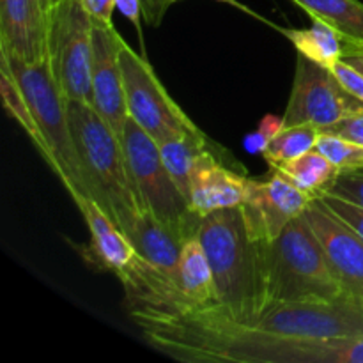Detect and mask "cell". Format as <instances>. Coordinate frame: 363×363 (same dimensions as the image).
<instances>
[{"mask_svg": "<svg viewBox=\"0 0 363 363\" xmlns=\"http://www.w3.org/2000/svg\"><path fill=\"white\" fill-rule=\"evenodd\" d=\"M247 177L223 167L208 147L191 169V211L202 218L220 209L240 208L247 191Z\"/></svg>", "mask_w": 363, "mask_h": 363, "instance_id": "obj_16", "label": "cell"}, {"mask_svg": "<svg viewBox=\"0 0 363 363\" xmlns=\"http://www.w3.org/2000/svg\"><path fill=\"white\" fill-rule=\"evenodd\" d=\"M0 48L27 64L48 59V11L43 0H0Z\"/></svg>", "mask_w": 363, "mask_h": 363, "instance_id": "obj_14", "label": "cell"}, {"mask_svg": "<svg viewBox=\"0 0 363 363\" xmlns=\"http://www.w3.org/2000/svg\"><path fill=\"white\" fill-rule=\"evenodd\" d=\"M311 18L335 28L344 43L363 45V4L358 0H293Z\"/></svg>", "mask_w": 363, "mask_h": 363, "instance_id": "obj_21", "label": "cell"}, {"mask_svg": "<svg viewBox=\"0 0 363 363\" xmlns=\"http://www.w3.org/2000/svg\"><path fill=\"white\" fill-rule=\"evenodd\" d=\"M0 94H2L6 112L9 113V116L20 124L21 130L28 135V138H30L32 144L35 145V149L41 152L43 160L48 162V147H46V142L45 138H43L41 130H39L38 123H35V117L27 101V96L21 91L20 84H18L16 78L11 73L9 66H7L2 59H0Z\"/></svg>", "mask_w": 363, "mask_h": 363, "instance_id": "obj_23", "label": "cell"}, {"mask_svg": "<svg viewBox=\"0 0 363 363\" xmlns=\"http://www.w3.org/2000/svg\"><path fill=\"white\" fill-rule=\"evenodd\" d=\"M216 291V308L240 325L255 318V243L245 227L240 208L220 209L202 216L197 230Z\"/></svg>", "mask_w": 363, "mask_h": 363, "instance_id": "obj_4", "label": "cell"}, {"mask_svg": "<svg viewBox=\"0 0 363 363\" xmlns=\"http://www.w3.org/2000/svg\"><path fill=\"white\" fill-rule=\"evenodd\" d=\"M247 326L273 335L303 339L363 337V300L344 294L333 301L279 305Z\"/></svg>", "mask_w": 363, "mask_h": 363, "instance_id": "obj_9", "label": "cell"}, {"mask_svg": "<svg viewBox=\"0 0 363 363\" xmlns=\"http://www.w3.org/2000/svg\"><path fill=\"white\" fill-rule=\"evenodd\" d=\"M131 318L155 350L181 362L363 363V337L273 335L233 321L216 305L179 314Z\"/></svg>", "mask_w": 363, "mask_h": 363, "instance_id": "obj_1", "label": "cell"}, {"mask_svg": "<svg viewBox=\"0 0 363 363\" xmlns=\"http://www.w3.org/2000/svg\"><path fill=\"white\" fill-rule=\"evenodd\" d=\"M332 71L347 92H351L354 98L363 101V73L360 69H357L347 60L342 59L332 67Z\"/></svg>", "mask_w": 363, "mask_h": 363, "instance_id": "obj_29", "label": "cell"}, {"mask_svg": "<svg viewBox=\"0 0 363 363\" xmlns=\"http://www.w3.org/2000/svg\"><path fill=\"white\" fill-rule=\"evenodd\" d=\"M312 199L273 170L269 179L247 181V191L240 209L245 227L254 243L273 241L291 220L305 213Z\"/></svg>", "mask_w": 363, "mask_h": 363, "instance_id": "obj_11", "label": "cell"}, {"mask_svg": "<svg viewBox=\"0 0 363 363\" xmlns=\"http://www.w3.org/2000/svg\"><path fill=\"white\" fill-rule=\"evenodd\" d=\"M319 201H321L330 211L335 213L339 218H342L344 222L350 223V225L363 238V209L362 208H358V206L351 204V202L330 194L325 195V197H321Z\"/></svg>", "mask_w": 363, "mask_h": 363, "instance_id": "obj_27", "label": "cell"}, {"mask_svg": "<svg viewBox=\"0 0 363 363\" xmlns=\"http://www.w3.org/2000/svg\"><path fill=\"white\" fill-rule=\"evenodd\" d=\"M315 149L323 152L340 172L363 169V145L360 144L335 137V135L321 133Z\"/></svg>", "mask_w": 363, "mask_h": 363, "instance_id": "obj_25", "label": "cell"}, {"mask_svg": "<svg viewBox=\"0 0 363 363\" xmlns=\"http://www.w3.org/2000/svg\"><path fill=\"white\" fill-rule=\"evenodd\" d=\"M165 13L167 11L163 9L162 0H142V16H144L145 23H149L151 27H158Z\"/></svg>", "mask_w": 363, "mask_h": 363, "instance_id": "obj_32", "label": "cell"}, {"mask_svg": "<svg viewBox=\"0 0 363 363\" xmlns=\"http://www.w3.org/2000/svg\"><path fill=\"white\" fill-rule=\"evenodd\" d=\"M128 238L144 261L174 279H176L181 250H183L184 243L191 240L176 227L162 222L149 209H145L138 216L137 223Z\"/></svg>", "mask_w": 363, "mask_h": 363, "instance_id": "obj_17", "label": "cell"}, {"mask_svg": "<svg viewBox=\"0 0 363 363\" xmlns=\"http://www.w3.org/2000/svg\"><path fill=\"white\" fill-rule=\"evenodd\" d=\"M273 170L279 172L298 190L308 195L312 201L328 195L337 177L340 176V170L318 149H312L291 162L280 163V165L273 167Z\"/></svg>", "mask_w": 363, "mask_h": 363, "instance_id": "obj_19", "label": "cell"}, {"mask_svg": "<svg viewBox=\"0 0 363 363\" xmlns=\"http://www.w3.org/2000/svg\"><path fill=\"white\" fill-rule=\"evenodd\" d=\"M67 113L89 199L130 236L147 208L130 170L123 140L91 103L67 99Z\"/></svg>", "mask_w": 363, "mask_h": 363, "instance_id": "obj_3", "label": "cell"}, {"mask_svg": "<svg viewBox=\"0 0 363 363\" xmlns=\"http://www.w3.org/2000/svg\"><path fill=\"white\" fill-rule=\"evenodd\" d=\"M321 130L314 124H296V126L280 128L277 135L269 138L266 144L262 156L266 162L273 167L280 163L291 162L294 158H300L305 152L315 149L319 140Z\"/></svg>", "mask_w": 363, "mask_h": 363, "instance_id": "obj_24", "label": "cell"}, {"mask_svg": "<svg viewBox=\"0 0 363 363\" xmlns=\"http://www.w3.org/2000/svg\"><path fill=\"white\" fill-rule=\"evenodd\" d=\"M123 38L116 27L94 25L92 30V103L116 135H123L130 113L124 96L119 50Z\"/></svg>", "mask_w": 363, "mask_h": 363, "instance_id": "obj_13", "label": "cell"}, {"mask_svg": "<svg viewBox=\"0 0 363 363\" xmlns=\"http://www.w3.org/2000/svg\"><path fill=\"white\" fill-rule=\"evenodd\" d=\"M119 60L128 113L156 144L184 131L199 130L197 124L170 98L144 53L135 52L124 39L121 41Z\"/></svg>", "mask_w": 363, "mask_h": 363, "instance_id": "obj_8", "label": "cell"}, {"mask_svg": "<svg viewBox=\"0 0 363 363\" xmlns=\"http://www.w3.org/2000/svg\"><path fill=\"white\" fill-rule=\"evenodd\" d=\"M321 133L335 135V137L346 138V140L363 145V110L323 128Z\"/></svg>", "mask_w": 363, "mask_h": 363, "instance_id": "obj_28", "label": "cell"}, {"mask_svg": "<svg viewBox=\"0 0 363 363\" xmlns=\"http://www.w3.org/2000/svg\"><path fill=\"white\" fill-rule=\"evenodd\" d=\"M92 30L82 0H60L48 13V62L69 101L92 103Z\"/></svg>", "mask_w": 363, "mask_h": 363, "instance_id": "obj_6", "label": "cell"}, {"mask_svg": "<svg viewBox=\"0 0 363 363\" xmlns=\"http://www.w3.org/2000/svg\"><path fill=\"white\" fill-rule=\"evenodd\" d=\"M0 59L9 66L11 73L27 96L43 138L48 147V165L66 186L73 201L89 197L82 174L80 158L71 133L67 99L57 85L48 59L27 64L0 48Z\"/></svg>", "mask_w": 363, "mask_h": 363, "instance_id": "obj_5", "label": "cell"}, {"mask_svg": "<svg viewBox=\"0 0 363 363\" xmlns=\"http://www.w3.org/2000/svg\"><path fill=\"white\" fill-rule=\"evenodd\" d=\"M91 14L94 25H103V27H113L112 16L116 11V0H82Z\"/></svg>", "mask_w": 363, "mask_h": 363, "instance_id": "obj_30", "label": "cell"}, {"mask_svg": "<svg viewBox=\"0 0 363 363\" xmlns=\"http://www.w3.org/2000/svg\"><path fill=\"white\" fill-rule=\"evenodd\" d=\"M303 215L344 293L363 300V238L319 199L308 204Z\"/></svg>", "mask_w": 363, "mask_h": 363, "instance_id": "obj_12", "label": "cell"}, {"mask_svg": "<svg viewBox=\"0 0 363 363\" xmlns=\"http://www.w3.org/2000/svg\"><path fill=\"white\" fill-rule=\"evenodd\" d=\"M74 204L80 209L91 234L89 243L80 250L84 261L94 272H110L121 277L138 257L130 238L92 199L80 197Z\"/></svg>", "mask_w": 363, "mask_h": 363, "instance_id": "obj_15", "label": "cell"}, {"mask_svg": "<svg viewBox=\"0 0 363 363\" xmlns=\"http://www.w3.org/2000/svg\"><path fill=\"white\" fill-rule=\"evenodd\" d=\"M280 32L293 43L300 55L328 69L344 59V39L335 28L319 18H312L308 28H282Z\"/></svg>", "mask_w": 363, "mask_h": 363, "instance_id": "obj_20", "label": "cell"}, {"mask_svg": "<svg viewBox=\"0 0 363 363\" xmlns=\"http://www.w3.org/2000/svg\"><path fill=\"white\" fill-rule=\"evenodd\" d=\"M344 60L360 69L363 73V45L354 43H344Z\"/></svg>", "mask_w": 363, "mask_h": 363, "instance_id": "obj_33", "label": "cell"}, {"mask_svg": "<svg viewBox=\"0 0 363 363\" xmlns=\"http://www.w3.org/2000/svg\"><path fill=\"white\" fill-rule=\"evenodd\" d=\"M116 9L133 23L142 41V0H116Z\"/></svg>", "mask_w": 363, "mask_h": 363, "instance_id": "obj_31", "label": "cell"}, {"mask_svg": "<svg viewBox=\"0 0 363 363\" xmlns=\"http://www.w3.org/2000/svg\"><path fill=\"white\" fill-rule=\"evenodd\" d=\"M43 2H45V7H46V11H48V13H50V11H52L53 7H55L57 4L60 2V0H43Z\"/></svg>", "mask_w": 363, "mask_h": 363, "instance_id": "obj_34", "label": "cell"}, {"mask_svg": "<svg viewBox=\"0 0 363 363\" xmlns=\"http://www.w3.org/2000/svg\"><path fill=\"white\" fill-rule=\"evenodd\" d=\"M330 195L344 199V201L363 209V169L340 172Z\"/></svg>", "mask_w": 363, "mask_h": 363, "instance_id": "obj_26", "label": "cell"}, {"mask_svg": "<svg viewBox=\"0 0 363 363\" xmlns=\"http://www.w3.org/2000/svg\"><path fill=\"white\" fill-rule=\"evenodd\" d=\"M160 152H162L163 163L169 169L174 183L181 190V194L190 202V179L191 169L195 162L201 156L202 151L209 147L208 138L201 130L197 131H184L177 137L169 138V140L158 144Z\"/></svg>", "mask_w": 363, "mask_h": 363, "instance_id": "obj_22", "label": "cell"}, {"mask_svg": "<svg viewBox=\"0 0 363 363\" xmlns=\"http://www.w3.org/2000/svg\"><path fill=\"white\" fill-rule=\"evenodd\" d=\"M121 140L145 208L188 238L197 236L202 218L191 211L188 199L174 183L158 144L131 117L124 126Z\"/></svg>", "mask_w": 363, "mask_h": 363, "instance_id": "obj_7", "label": "cell"}, {"mask_svg": "<svg viewBox=\"0 0 363 363\" xmlns=\"http://www.w3.org/2000/svg\"><path fill=\"white\" fill-rule=\"evenodd\" d=\"M176 2H179V0H162V6H163V9L169 11L170 6H174ZM223 2H227V0H223Z\"/></svg>", "mask_w": 363, "mask_h": 363, "instance_id": "obj_35", "label": "cell"}, {"mask_svg": "<svg viewBox=\"0 0 363 363\" xmlns=\"http://www.w3.org/2000/svg\"><path fill=\"white\" fill-rule=\"evenodd\" d=\"M255 272L254 321L279 305L333 301L346 294L305 215L291 220L277 240L255 243Z\"/></svg>", "mask_w": 363, "mask_h": 363, "instance_id": "obj_2", "label": "cell"}, {"mask_svg": "<svg viewBox=\"0 0 363 363\" xmlns=\"http://www.w3.org/2000/svg\"><path fill=\"white\" fill-rule=\"evenodd\" d=\"M176 287L177 296H179V311L174 312V314L216 305V291L211 266H209L208 255H206L197 236L188 240L181 250L179 264H177L176 272Z\"/></svg>", "mask_w": 363, "mask_h": 363, "instance_id": "obj_18", "label": "cell"}, {"mask_svg": "<svg viewBox=\"0 0 363 363\" xmlns=\"http://www.w3.org/2000/svg\"><path fill=\"white\" fill-rule=\"evenodd\" d=\"M360 110L363 101L344 89L332 69L298 53L296 74L282 117L284 128L314 124L323 130Z\"/></svg>", "mask_w": 363, "mask_h": 363, "instance_id": "obj_10", "label": "cell"}]
</instances>
